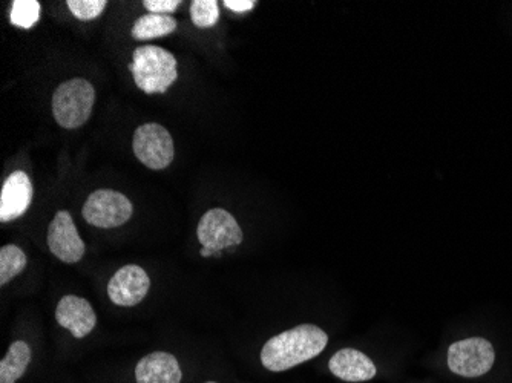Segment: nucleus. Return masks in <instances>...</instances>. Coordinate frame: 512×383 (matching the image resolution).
I'll use <instances>...</instances> for the list:
<instances>
[{"label":"nucleus","mask_w":512,"mask_h":383,"mask_svg":"<svg viewBox=\"0 0 512 383\" xmlns=\"http://www.w3.org/2000/svg\"><path fill=\"white\" fill-rule=\"evenodd\" d=\"M329 344V336L322 328L302 324L292 330L273 336L261 350L264 368L283 373L296 365L312 361Z\"/></svg>","instance_id":"nucleus-1"},{"label":"nucleus","mask_w":512,"mask_h":383,"mask_svg":"<svg viewBox=\"0 0 512 383\" xmlns=\"http://www.w3.org/2000/svg\"><path fill=\"white\" fill-rule=\"evenodd\" d=\"M129 69L134 74L135 85L146 94H163L178 77L174 54L155 45L138 46Z\"/></svg>","instance_id":"nucleus-2"},{"label":"nucleus","mask_w":512,"mask_h":383,"mask_svg":"<svg viewBox=\"0 0 512 383\" xmlns=\"http://www.w3.org/2000/svg\"><path fill=\"white\" fill-rule=\"evenodd\" d=\"M96 103V89L88 80L71 79L54 91L53 115L57 125L77 129L88 122Z\"/></svg>","instance_id":"nucleus-3"},{"label":"nucleus","mask_w":512,"mask_h":383,"mask_svg":"<svg viewBox=\"0 0 512 383\" xmlns=\"http://www.w3.org/2000/svg\"><path fill=\"white\" fill-rule=\"evenodd\" d=\"M198 241L203 250L201 256L218 255L227 247H237L243 243V230L232 213L224 209H212L204 213L198 223Z\"/></svg>","instance_id":"nucleus-4"},{"label":"nucleus","mask_w":512,"mask_h":383,"mask_svg":"<svg viewBox=\"0 0 512 383\" xmlns=\"http://www.w3.org/2000/svg\"><path fill=\"white\" fill-rule=\"evenodd\" d=\"M132 212L134 207L129 198L109 189L92 192L82 210L86 223L100 229L123 226L131 220Z\"/></svg>","instance_id":"nucleus-5"},{"label":"nucleus","mask_w":512,"mask_h":383,"mask_svg":"<svg viewBox=\"0 0 512 383\" xmlns=\"http://www.w3.org/2000/svg\"><path fill=\"white\" fill-rule=\"evenodd\" d=\"M132 149L140 163L152 171H163L174 161L175 149L168 129L157 123L140 126L132 138Z\"/></svg>","instance_id":"nucleus-6"},{"label":"nucleus","mask_w":512,"mask_h":383,"mask_svg":"<svg viewBox=\"0 0 512 383\" xmlns=\"http://www.w3.org/2000/svg\"><path fill=\"white\" fill-rule=\"evenodd\" d=\"M496 351L483 338L463 339L448 348V367L457 376L479 377L493 368Z\"/></svg>","instance_id":"nucleus-7"},{"label":"nucleus","mask_w":512,"mask_h":383,"mask_svg":"<svg viewBox=\"0 0 512 383\" xmlns=\"http://www.w3.org/2000/svg\"><path fill=\"white\" fill-rule=\"evenodd\" d=\"M48 247L65 264H76L85 255V243L77 232L71 213L60 210L48 227Z\"/></svg>","instance_id":"nucleus-8"},{"label":"nucleus","mask_w":512,"mask_h":383,"mask_svg":"<svg viewBox=\"0 0 512 383\" xmlns=\"http://www.w3.org/2000/svg\"><path fill=\"white\" fill-rule=\"evenodd\" d=\"M151 289V279L140 266L122 267L112 276L108 284V296L119 307H134L140 304Z\"/></svg>","instance_id":"nucleus-9"},{"label":"nucleus","mask_w":512,"mask_h":383,"mask_svg":"<svg viewBox=\"0 0 512 383\" xmlns=\"http://www.w3.org/2000/svg\"><path fill=\"white\" fill-rule=\"evenodd\" d=\"M34 189L25 172L16 171L5 180L0 194V221L10 223L30 209Z\"/></svg>","instance_id":"nucleus-10"},{"label":"nucleus","mask_w":512,"mask_h":383,"mask_svg":"<svg viewBox=\"0 0 512 383\" xmlns=\"http://www.w3.org/2000/svg\"><path fill=\"white\" fill-rule=\"evenodd\" d=\"M56 321L60 327L71 331L74 338L83 339L96 328L97 316L86 299L68 295L57 304Z\"/></svg>","instance_id":"nucleus-11"},{"label":"nucleus","mask_w":512,"mask_h":383,"mask_svg":"<svg viewBox=\"0 0 512 383\" xmlns=\"http://www.w3.org/2000/svg\"><path fill=\"white\" fill-rule=\"evenodd\" d=\"M137 383H181L183 373L174 354L155 351L135 367Z\"/></svg>","instance_id":"nucleus-12"},{"label":"nucleus","mask_w":512,"mask_h":383,"mask_svg":"<svg viewBox=\"0 0 512 383\" xmlns=\"http://www.w3.org/2000/svg\"><path fill=\"white\" fill-rule=\"evenodd\" d=\"M330 373L344 382H367L376 376V367L370 357L355 348H344L329 361Z\"/></svg>","instance_id":"nucleus-13"},{"label":"nucleus","mask_w":512,"mask_h":383,"mask_svg":"<svg viewBox=\"0 0 512 383\" xmlns=\"http://www.w3.org/2000/svg\"><path fill=\"white\" fill-rule=\"evenodd\" d=\"M31 348L25 341L10 345L4 359L0 361V383H16L27 373L31 362Z\"/></svg>","instance_id":"nucleus-14"},{"label":"nucleus","mask_w":512,"mask_h":383,"mask_svg":"<svg viewBox=\"0 0 512 383\" xmlns=\"http://www.w3.org/2000/svg\"><path fill=\"white\" fill-rule=\"evenodd\" d=\"M175 30H177V20L174 17L149 13L138 17L131 34L137 40H151L168 36Z\"/></svg>","instance_id":"nucleus-15"},{"label":"nucleus","mask_w":512,"mask_h":383,"mask_svg":"<svg viewBox=\"0 0 512 383\" xmlns=\"http://www.w3.org/2000/svg\"><path fill=\"white\" fill-rule=\"evenodd\" d=\"M25 267H27V255L20 247L8 244L0 249V285H7L11 279L20 275Z\"/></svg>","instance_id":"nucleus-16"},{"label":"nucleus","mask_w":512,"mask_h":383,"mask_svg":"<svg viewBox=\"0 0 512 383\" xmlns=\"http://www.w3.org/2000/svg\"><path fill=\"white\" fill-rule=\"evenodd\" d=\"M40 4L37 0H14L10 22L14 27L30 30L39 22Z\"/></svg>","instance_id":"nucleus-17"},{"label":"nucleus","mask_w":512,"mask_h":383,"mask_svg":"<svg viewBox=\"0 0 512 383\" xmlns=\"http://www.w3.org/2000/svg\"><path fill=\"white\" fill-rule=\"evenodd\" d=\"M191 19L195 27L211 28L220 20L217 0H194L191 5Z\"/></svg>","instance_id":"nucleus-18"},{"label":"nucleus","mask_w":512,"mask_h":383,"mask_svg":"<svg viewBox=\"0 0 512 383\" xmlns=\"http://www.w3.org/2000/svg\"><path fill=\"white\" fill-rule=\"evenodd\" d=\"M69 11L79 20H94L105 11L106 0H69Z\"/></svg>","instance_id":"nucleus-19"},{"label":"nucleus","mask_w":512,"mask_h":383,"mask_svg":"<svg viewBox=\"0 0 512 383\" xmlns=\"http://www.w3.org/2000/svg\"><path fill=\"white\" fill-rule=\"evenodd\" d=\"M146 10L151 14H161V16H169L177 10L180 2L178 0H145L143 2Z\"/></svg>","instance_id":"nucleus-20"},{"label":"nucleus","mask_w":512,"mask_h":383,"mask_svg":"<svg viewBox=\"0 0 512 383\" xmlns=\"http://www.w3.org/2000/svg\"><path fill=\"white\" fill-rule=\"evenodd\" d=\"M256 2L253 0H226L224 7L227 10L235 11V13H247V11L253 10Z\"/></svg>","instance_id":"nucleus-21"},{"label":"nucleus","mask_w":512,"mask_h":383,"mask_svg":"<svg viewBox=\"0 0 512 383\" xmlns=\"http://www.w3.org/2000/svg\"><path fill=\"white\" fill-rule=\"evenodd\" d=\"M206 383H217V382H206Z\"/></svg>","instance_id":"nucleus-22"}]
</instances>
